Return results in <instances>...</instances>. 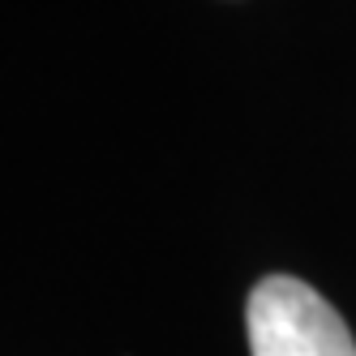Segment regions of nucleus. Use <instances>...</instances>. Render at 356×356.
<instances>
[{
	"label": "nucleus",
	"instance_id": "nucleus-1",
	"mask_svg": "<svg viewBox=\"0 0 356 356\" xmlns=\"http://www.w3.org/2000/svg\"><path fill=\"white\" fill-rule=\"evenodd\" d=\"M245 330L253 356H356L335 305L292 275L258 279L245 305Z\"/></svg>",
	"mask_w": 356,
	"mask_h": 356
}]
</instances>
